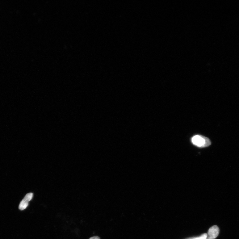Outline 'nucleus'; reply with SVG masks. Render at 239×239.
<instances>
[{"mask_svg": "<svg viewBox=\"0 0 239 239\" xmlns=\"http://www.w3.org/2000/svg\"><path fill=\"white\" fill-rule=\"evenodd\" d=\"M207 237V234L206 233L202 235L199 237L193 239H206Z\"/></svg>", "mask_w": 239, "mask_h": 239, "instance_id": "20e7f679", "label": "nucleus"}, {"mask_svg": "<svg viewBox=\"0 0 239 239\" xmlns=\"http://www.w3.org/2000/svg\"><path fill=\"white\" fill-rule=\"evenodd\" d=\"M191 141L194 145L201 148L207 147L211 144V141L209 138L200 135L193 137L191 139Z\"/></svg>", "mask_w": 239, "mask_h": 239, "instance_id": "f257e3e1", "label": "nucleus"}, {"mask_svg": "<svg viewBox=\"0 0 239 239\" xmlns=\"http://www.w3.org/2000/svg\"><path fill=\"white\" fill-rule=\"evenodd\" d=\"M33 196L32 193H29L25 196L19 205V209L20 210H23L27 208L28 205V202L32 200Z\"/></svg>", "mask_w": 239, "mask_h": 239, "instance_id": "f03ea898", "label": "nucleus"}, {"mask_svg": "<svg viewBox=\"0 0 239 239\" xmlns=\"http://www.w3.org/2000/svg\"><path fill=\"white\" fill-rule=\"evenodd\" d=\"M220 229L217 225L212 226L208 230L207 237L208 239H214L218 236Z\"/></svg>", "mask_w": 239, "mask_h": 239, "instance_id": "7ed1b4c3", "label": "nucleus"}, {"mask_svg": "<svg viewBox=\"0 0 239 239\" xmlns=\"http://www.w3.org/2000/svg\"><path fill=\"white\" fill-rule=\"evenodd\" d=\"M89 239H100V238L98 236H95L93 237H91Z\"/></svg>", "mask_w": 239, "mask_h": 239, "instance_id": "39448f33", "label": "nucleus"}]
</instances>
